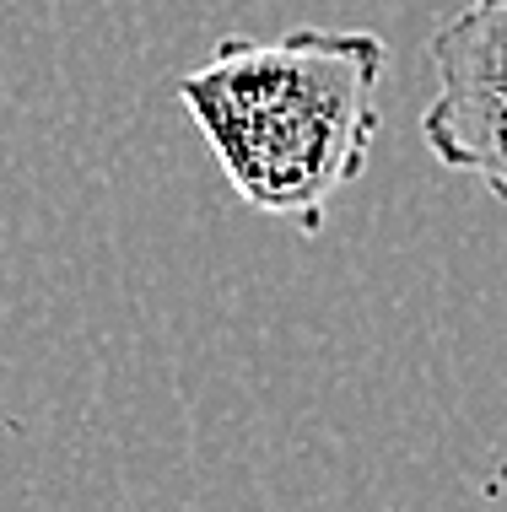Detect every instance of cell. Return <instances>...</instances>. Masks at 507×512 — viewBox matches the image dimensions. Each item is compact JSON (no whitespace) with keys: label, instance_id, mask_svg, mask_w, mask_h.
<instances>
[{"label":"cell","instance_id":"obj_2","mask_svg":"<svg viewBox=\"0 0 507 512\" xmlns=\"http://www.w3.org/2000/svg\"><path fill=\"white\" fill-rule=\"evenodd\" d=\"M437 92L421 141L448 173L481 178L507 205V0H464L427 38Z\"/></svg>","mask_w":507,"mask_h":512},{"label":"cell","instance_id":"obj_1","mask_svg":"<svg viewBox=\"0 0 507 512\" xmlns=\"http://www.w3.org/2000/svg\"><path fill=\"white\" fill-rule=\"evenodd\" d=\"M389 44L362 27L222 38L178 76V103L249 211L319 238L340 189L367 173Z\"/></svg>","mask_w":507,"mask_h":512}]
</instances>
